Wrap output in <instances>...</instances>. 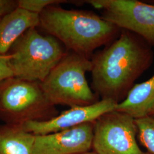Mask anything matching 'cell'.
Wrapping results in <instances>:
<instances>
[{
  "mask_svg": "<svg viewBox=\"0 0 154 154\" xmlns=\"http://www.w3.org/2000/svg\"><path fill=\"white\" fill-rule=\"evenodd\" d=\"M153 57L150 45L144 39L121 30L117 38L91 59L94 92L102 99L119 103L151 65Z\"/></svg>",
  "mask_w": 154,
  "mask_h": 154,
  "instance_id": "1",
  "label": "cell"
},
{
  "mask_svg": "<svg viewBox=\"0 0 154 154\" xmlns=\"http://www.w3.org/2000/svg\"><path fill=\"white\" fill-rule=\"evenodd\" d=\"M39 26L69 51L88 59L97 48L111 43L121 30L93 13L55 5L47 6L39 14Z\"/></svg>",
  "mask_w": 154,
  "mask_h": 154,
  "instance_id": "2",
  "label": "cell"
},
{
  "mask_svg": "<svg viewBox=\"0 0 154 154\" xmlns=\"http://www.w3.org/2000/svg\"><path fill=\"white\" fill-rule=\"evenodd\" d=\"M61 42L29 29L11 46L9 65L14 77L42 82L66 54Z\"/></svg>",
  "mask_w": 154,
  "mask_h": 154,
  "instance_id": "3",
  "label": "cell"
},
{
  "mask_svg": "<svg viewBox=\"0 0 154 154\" xmlns=\"http://www.w3.org/2000/svg\"><path fill=\"white\" fill-rule=\"evenodd\" d=\"M91 59L70 51L40 82L41 86L54 106L72 107L92 105L99 100L86 78V73L91 72Z\"/></svg>",
  "mask_w": 154,
  "mask_h": 154,
  "instance_id": "4",
  "label": "cell"
},
{
  "mask_svg": "<svg viewBox=\"0 0 154 154\" xmlns=\"http://www.w3.org/2000/svg\"><path fill=\"white\" fill-rule=\"evenodd\" d=\"M39 82L11 78L0 84V119L5 124L23 125L58 116Z\"/></svg>",
  "mask_w": 154,
  "mask_h": 154,
  "instance_id": "5",
  "label": "cell"
},
{
  "mask_svg": "<svg viewBox=\"0 0 154 154\" xmlns=\"http://www.w3.org/2000/svg\"><path fill=\"white\" fill-rule=\"evenodd\" d=\"M137 135L135 119L114 110L94 122L92 147L97 154H149L139 147Z\"/></svg>",
  "mask_w": 154,
  "mask_h": 154,
  "instance_id": "6",
  "label": "cell"
},
{
  "mask_svg": "<svg viewBox=\"0 0 154 154\" xmlns=\"http://www.w3.org/2000/svg\"><path fill=\"white\" fill-rule=\"evenodd\" d=\"M102 17L121 30L139 35L154 46V5L137 0H88Z\"/></svg>",
  "mask_w": 154,
  "mask_h": 154,
  "instance_id": "7",
  "label": "cell"
},
{
  "mask_svg": "<svg viewBox=\"0 0 154 154\" xmlns=\"http://www.w3.org/2000/svg\"><path fill=\"white\" fill-rule=\"evenodd\" d=\"M116 104L111 99H101L92 105L70 107L46 121L29 122L23 125V127L26 131L34 135L60 132L83 123L94 122L100 116L114 111Z\"/></svg>",
  "mask_w": 154,
  "mask_h": 154,
  "instance_id": "8",
  "label": "cell"
},
{
  "mask_svg": "<svg viewBox=\"0 0 154 154\" xmlns=\"http://www.w3.org/2000/svg\"><path fill=\"white\" fill-rule=\"evenodd\" d=\"M94 122L44 135H35L33 154H78L92 147Z\"/></svg>",
  "mask_w": 154,
  "mask_h": 154,
  "instance_id": "9",
  "label": "cell"
},
{
  "mask_svg": "<svg viewBox=\"0 0 154 154\" xmlns=\"http://www.w3.org/2000/svg\"><path fill=\"white\" fill-rule=\"evenodd\" d=\"M39 25V14L17 8L0 20V55H6L29 29Z\"/></svg>",
  "mask_w": 154,
  "mask_h": 154,
  "instance_id": "10",
  "label": "cell"
},
{
  "mask_svg": "<svg viewBox=\"0 0 154 154\" xmlns=\"http://www.w3.org/2000/svg\"><path fill=\"white\" fill-rule=\"evenodd\" d=\"M154 109V74L146 81L135 85L114 110L134 119L151 116Z\"/></svg>",
  "mask_w": 154,
  "mask_h": 154,
  "instance_id": "11",
  "label": "cell"
},
{
  "mask_svg": "<svg viewBox=\"0 0 154 154\" xmlns=\"http://www.w3.org/2000/svg\"><path fill=\"white\" fill-rule=\"evenodd\" d=\"M34 140L23 125L0 126V154H33Z\"/></svg>",
  "mask_w": 154,
  "mask_h": 154,
  "instance_id": "12",
  "label": "cell"
},
{
  "mask_svg": "<svg viewBox=\"0 0 154 154\" xmlns=\"http://www.w3.org/2000/svg\"><path fill=\"white\" fill-rule=\"evenodd\" d=\"M135 122L140 142L149 154H154V116L135 119Z\"/></svg>",
  "mask_w": 154,
  "mask_h": 154,
  "instance_id": "13",
  "label": "cell"
},
{
  "mask_svg": "<svg viewBox=\"0 0 154 154\" xmlns=\"http://www.w3.org/2000/svg\"><path fill=\"white\" fill-rule=\"evenodd\" d=\"M67 2L64 0H18L17 4L18 8L39 14L48 6Z\"/></svg>",
  "mask_w": 154,
  "mask_h": 154,
  "instance_id": "14",
  "label": "cell"
},
{
  "mask_svg": "<svg viewBox=\"0 0 154 154\" xmlns=\"http://www.w3.org/2000/svg\"><path fill=\"white\" fill-rule=\"evenodd\" d=\"M9 54L0 55V84L14 77V74L9 65Z\"/></svg>",
  "mask_w": 154,
  "mask_h": 154,
  "instance_id": "15",
  "label": "cell"
},
{
  "mask_svg": "<svg viewBox=\"0 0 154 154\" xmlns=\"http://www.w3.org/2000/svg\"><path fill=\"white\" fill-rule=\"evenodd\" d=\"M17 8V1L0 0V20Z\"/></svg>",
  "mask_w": 154,
  "mask_h": 154,
  "instance_id": "16",
  "label": "cell"
},
{
  "mask_svg": "<svg viewBox=\"0 0 154 154\" xmlns=\"http://www.w3.org/2000/svg\"><path fill=\"white\" fill-rule=\"evenodd\" d=\"M78 154H97L94 151H87V152H82V153H79Z\"/></svg>",
  "mask_w": 154,
  "mask_h": 154,
  "instance_id": "17",
  "label": "cell"
},
{
  "mask_svg": "<svg viewBox=\"0 0 154 154\" xmlns=\"http://www.w3.org/2000/svg\"><path fill=\"white\" fill-rule=\"evenodd\" d=\"M151 116H154V110H153V111H152V114H151Z\"/></svg>",
  "mask_w": 154,
  "mask_h": 154,
  "instance_id": "18",
  "label": "cell"
}]
</instances>
